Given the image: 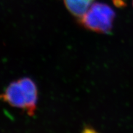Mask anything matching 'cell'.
Wrapping results in <instances>:
<instances>
[{
	"label": "cell",
	"mask_w": 133,
	"mask_h": 133,
	"mask_svg": "<svg viewBox=\"0 0 133 133\" xmlns=\"http://www.w3.org/2000/svg\"><path fill=\"white\" fill-rule=\"evenodd\" d=\"M0 100L13 107L26 110L28 97L25 89L19 79L11 83L4 92L0 94Z\"/></svg>",
	"instance_id": "cell-2"
},
{
	"label": "cell",
	"mask_w": 133,
	"mask_h": 133,
	"mask_svg": "<svg viewBox=\"0 0 133 133\" xmlns=\"http://www.w3.org/2000/svg\"><path fill=\"white\" fill-rule=\"evenodd\" d=\"M82 133H99V132H97L95 129H94L93 128L88 127V128H85L83 129Z\"/></svg>",
	"instance_id": "cell-5"
},
{
	"label": "cell",
	"mask_w": 133,
	"mask_h": 133,
	"mask_svg": "<svg viewBox=\"0 0 133 133\" xmlns=\"http://www.w3.org/2000/svg\"><path fill=\"white\" fill-rule=\"evenodd\" d=\"M132 4H133V1H132Z\"/></svg>",
	"instance_id": "cell-6"
},
{
	"label": "cell",
	"mask_w": 133,
	"mask_h": 133,
	"mask_svg": "<svg viewBox=\"0 0 133 133\" xmlns=\"http://www.w3.org/2000/svg\"><path fill=\"white\" fill-rule=\"evenodd\" d=\"M115 17L114 9L102 3H94L79 19V23L89 30L99 33H109L112 30Z\"/></svg>",
	"instance_id": "cell-1"
},
{
	"label": "cell",
	"mask_w": 133,
	"mask_h": 133,
	"mask_svg": "<svg viewBox=\"0 0 133 133\" xmlns=\"http://www.w3.org/2000/svg\"><path fill=\"white\" fill-rule=\"evenodd\" d=\"M25 89L28 97V106L26 113L29 116L35 114L38 102V88L33 79L28 77L19 79Z\"/></svg>",
	"instance_id": "cell-3"
},
{
	"label": "cell",
	"mask_w": 133,
	"mask_h": 133,
	"mask_svg": "<svg viewBox=\"0 0 133 133\" xmlns=\"http://www.w3.org/2000/svg\"><path fill=\"white\" fill-rule=\"evenodd\" d=\"M94 0H64L66 9L73 16L80 19L94 3Z\"/></svg>",
	"instance_id": "cell-4"
}]
</instances>
